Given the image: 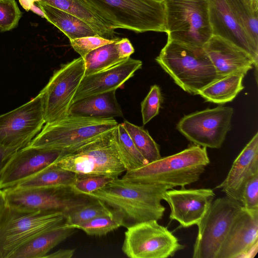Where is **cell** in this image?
<instances>
[{
  "label": "cell",
  "instance_id": "83f0119b",
  "mask_svg": "<svg viewBox=\"0 0 258 258\" xmlns=\"http://www.w3.org/2000/svg\"><path fill=\"white\" fill-rule=\"evenodd\" d=\"M244 75L235 74L222 77L201 90L198 95L206 101L223 104L232 101L244 89Z\"/></svg>",
  "mask_w": 258,
  "mask_h": 258
},
{
  "label": "cell",
  "instance_id": "484cf974",
  "mask_svg": "<svg viewBox=\"0 0 258 258\" xmlns=\"http://www.w3.org/2000/svg\"><path fill=\"white\" fill-rule=\"evenodd\" d=\"M78 177L77 174L60 168L52 163L14 187H72Z\"/></svg>",
  "mask_w": 258,
  "mask_h": 258
},
{
  "label": "cell",
  "instance_id": "7bdbcfd3",
  "mask_svg": "<svg viewBox=\"0 0 258 258\" xmlns=\"http://www.w3.org/2000/svg\"><path fill=\"white\" fill-rule=\"evenodd\" d=\"M19 2L23 8L27 11H29L34 4L31 0H19Z\"/></svg>",
  "mask_w": 258,
  "mask_h": 258
},
{
  "label": "cell",
  "instance_id": "f1b7e54d",
  "mask_svg": "<svg viewBox=\"0 0 258 258\" xmlns=\"http://www.w3.org/2000/svg\"><path fill=\"white\" fill-rule=\"evenodd\" d=\"M118 39L90 51L83 58L85 65V76L103 71L126 59L120 58L118 53L116 42Z\"/></svg>",
  "mask_w": 258,
  "mask_h": 258
},
{
  "label": "cell",
  "instance_id": "5bb4252c",
  "mask_svg": "<svg viewBox=\"0 0 258 258\" xmlns=\"http://www.w3.org/2000/svg\"><path fill=\"white\" fill-rule=\"evenodd\" d=\"M45 121L41 92L25 104L0 115V145L20 149L40 132Z\"/></svg>",
  "mask_w": 258,
  "mask_h": 258
},
{
  "label": "cell",
  "instance_id": "9c48e42d",
  "mask_svg": "<svg viewBox=\"0 0 258 258\" xmlns=\"http://www.w3.org/2000/svg\"><path fill=\"white\" fill-rule=\"evenodd\" d=\"M241 204L226 196L214 200L197 225L193 258H218L221 245Z\"/></svg>",
  "mask_w": 258,
  "mask_h": 258
},
{
  "label": "cell",
  "instance_id": "d6a6232c",
  "mask_svg": "<svg viewBox=\"0 0 258 258\" xmlns=\"http://www.w3.org/2000/svg\"><path fill=\"white\" fill-rule=\"evenodd\" d=\"M123 226V218L117 212L110 216L97 217L77 226L75 228L82 230L91 236H103Z\"/></svg>",
  "mask_w": 258,
  "mask_h": 258
},
{
  "label": "cell",
  "instance_id": "ac0fdd59",
  "mask_svg": "<svg viewBox=\"0 0 258 258\" xmlns=\"http://www.w3.org/2000/svg\"><path fill=\"white\" fill-rule=\"evenodd\" d=\"M143 62L129 57L103 71L85 76L73 99V103L90 96L116 90L140 69Z\"/></svg>",
  "mask_w": 258,
  "mask_h": 258
},
{
  "label": "cell",
  "instance_id": "4fadbf2b",
  "mask_svg": "<svg viewBox=\"0 0 258 258\" xmlns=\"http://www.w3.org/2000/svg\"><path fill=\"white\" fill-rule=\"evenodd\" d=\"M233 112L229 106L207 108L184 116L176 127L195 145L219 149L230 130Z\"/></svg>",
  "mask_w": 258,
  "mask_h": 258
},
{
  "label": "cell",
  "instance_id": "6da1fadb",
  "mask_svg": "<svg viewBox=\"0 0 258 258\" xmlns=\"http://www.w3.org/2000/svg\"><path fill=\"white\" fill-rule=\"evenodd\" d=\"M170 187L158 183L113 179L105 186L86 196L99 200L122 217L123 226L152 220H161L165 211L162 205Z\"/></svg>",
  "mask_w": 258,
  "mask_h": 258
},
{
  "label": "cell",
  "instance_id": "52a82bcc",
  "mask_svg": "<svg viewBox=\"0 0 258 258\" xmlns=\"http://www.w3.org/2000/svg\"><path fill=\"white\" fill-rule=\"evenodd\" d=\"M28 146L69 153L89 140L117 126L114 118L97 119L68 115L45 123Z\"/></svg>",
  "mask_w": 258,
  "mask_h": 258
},
{
  "label": "cell",
  "instance_id": "d6986e66",
  "mask_svg": "<svg viewBox=\"0 0 258 258\" xmlns=\"http://www.w3.org/2000/svg\"><path fill=\"white\" fill-rule=\"evenodd\" d=\"M217 74L221 77L228 75H245L257 63L245 51L220 37L213 35L203 46Z\"/></svg>",
  "mask_w": 258,
  "mask_h": 258
},
{
  "label": "cell",
  "instance_id": "60d3db41",
  "mask_svg": "<svg viewBox=\"0 0 258 258\" xmlns=\"http://www.w3.org/2000/svg\"><path fill=\"white\" fill-rule=\"evenodd\" d=\"M74 249H60L47 254L44 258H71L75 253Z\"/></svg>",
  "mask_w": 258,
  "mask_h": 258
},
{
  "label": "cell",
  "instance_id": "e0dca14e",
  "mask_svg": "<svg viewBox=\"0 0 258 258\" xmlns=\"http://www.w3.org/2000/svg\"><path fill=\"white\" fill-rule=\"evenodd\" d=\"M215 195L211 188L166 190L164 200L168 204L171 212L169 218L175 220L179 227L187 228L197 225L204 217Z\"/></svg>",
  "mask_w": 258,
  "mask_h": 258
},
{
  "label": "cell",
  "instance_id": "ffe728a7",
  "mask_svg": "<svg viewBox=\"0 0 258 258\" xmlns=\"http://www.w3.org/2000/svg\"><path fill=\"white\" fill-rule=\"evenodd\" d=\"M256 173H258L257 132L233 161L225 179L215 188L220 189L227 197L240 203L245 184Z\"/></svg>",
  "mask_w": 258,
  "mask_h": 258
},
{
  "label": "cell",
  "instance_id": "f35d334b",
  "mask_svg": "<svg viewBox=\"0 0 258 258\" xmlns=\"http://www.w3.org/2000/svg\"><path fill=\"white\" fill-rule=\"evenodd\" d=\"M116 48L118 53L122 59H127L134 52L135 49L128 39L119 38L116 42Z\"/></svg>",
  "mask_w": 258,
  "mask_h": 258
},
{
  "label": "cell",
  "instance_id": "603a6c76",
  "mask_svg": "<svg viewBox=\"0 0 258 258\" xmlns=\"http://www.w3.org/2000/svg\"><path fill=\"white\" fill-rule=\"evenodd\" d=\"M76 228L64 224L34 237L17 249L10 258H44L58 244L72 235Z\"/></svg>",
  "mask_w": 258,
  "mask_h": 258
},
{
  "label": "cell",
  "instance_id": "30bf717a",
  "mask_svg": "<svg viewBox=\"0 0 258 258\" xmlns=\"http://www.w3.org/2000/svg\"><path fill=\"white\" fill-rule=\"evenodd\" d=\"M126 229L121 249L130 258H167L184 248L157 220L139 223Z\"/></svg>",
  "mask_w": 258,
  "mask_h": 258
},
{
  "label": "cell",
  "instance_id": "2e32d148",
  "mask_svg": "<svg viewBox=\"0 0 258 258\" xmlns=\"http://www.w3.org/2000/svg\"><path fill=\"white\" fill-rule=\"evenodd\" d=\"M59 151L27 146L16 151L0 175V189L16 186L53 163L60 156Z\"/></svg>",
  "mask_w": 258,
  "mask_h": 258
},
{
  "label": "cell",
  "instance_id": "4dcf8cb0",
  "mask_svg": "<svg viewBox=\"0 0 258 258\" xmlns=\"http://www.w3.org/2000/svg\"><path fill=\"white\" fill-rule=\"evenodd\" d=\"M114 211L103 202L94 199L66 214L64 226L75 228L98 217L113 215Z\"/></svg>",
  "mask_w": 258,
  "mask_h": 258
},
{
  "label": "cell",
  "instance_id": "ab89813d",
  "mask_svg": "<svg viewBox=\"0 0 258 258\" xmlns=\"http://www.w3.org/2000/svg\"><path fill=\"white\" fill-rule=\"evenodd\" d=\"M18 150L0 145V175L8 161Z\"/></svg>",
  "mask_w": 258,
  "mask_h": 258
},
{
  "label": "cell",
  "instance_id": "f546056e",
  "mask_svg": "<svg viewBox=\"0 0 258 258\" xmlns=\"http://www.w3.org/2000/svg\"><path fill=\"white\" fill-rule=\"evenodd\" d=\"M122 124L138 151L148 163L161 157L159 145L146 130L126 120Z\"/></svg>",
  "mask_w": 258,
  "mask_h": 258
},
{
  "label": "cell",
  "instance_id": "44dd1931",
  "mask_svg": "<svg viewBox=\"0 0 258 258\" xmlns=\"http://www.w3.org/2000/svg\"><path fill=\"white\" fill-rule=\"evenodd\" d=\"M209 16L214 36L225 39L247 52L258 62L255 52L243 29L225 0H208Z\"/></svg>",
  "mask_w": 258,
  "mask_h": 258
},
{
  "label": "cell",
  "instance_id": "836d02e7",
  "mask_svg": "<svg viewBox=\"0 0 258 258\" xmlns=\"http://www.w3.org/2000/svg\"><path fill=\"white\" fill-rule=\"evenodd\" d=\"M22 13L15 0H0V31H10L18 24Z\"/></svg>",
  "mask_w": 258,
  "mask_h": 258
},
{
  "label": "cell",
  "instance_id": "b9f144b4",
  "mask_svg": "<svg viewBox=\"0 0 258 258\" xmlns=\"http://www.w3.org/2000/svg\"><path fill=\"white\" fill-rule=\"evenodd\" d=\"M6 206V200L5 192L0 189V214Z\"/></svg>",
  "mask_w": 258,
  "mask_h": 258
},
{
  "label": "cell",
  "instance_id": "7c38bea8",
  "mask_svg": "<svg viewBox=\"0 0 258 258\" xmlns=\"http://www.w3.org/2000/svg\"><path fill=\"white\" fill-rule=\"evenodd\" d=\"M85 72V62L80 56L63 64L54 72L40 91L43 96L45 123L54 122L69 115Z\"/></svg>",
  "mask_w": 258,
  "mask_h": 258
},
{
  "label": "cell",
  "instance_id": "f6af8a7d",
  "mask_svg": "<svg viewBox=\"0 0 258 258\" xmlns=\"http://www.w3.org/2000/svg\"><path fill=\"white\" fill-rule=\"evenodd\" d=\"M153 1L159 2V3H163L165 0H153Z\"/></svg>",
  "mask_w": 258,
  "mask_h": 258
},
{
  "label": "cell",
  "instance_id": "277c9868",
  "mask_svg": "<svg viewBox=\"0 0 258 258\" xmlns=\"http://www.w3.org/2000/svg\"><path fill=\"white\" fill-rule=\"evenodd\" d=\"M155 60L188 93L198 95L204 88L222 78L217 74L203 47L167 40Z\"/></svg>",
  "mask_w": 258,
  "mask_h": 258
},
{
  "label": "cell",
  "instance_id": "8d00e7d4",
  "mask_svg": "<svg viewBox=\"0 0 258 258\" xmlns=\"http://www.w3.org/2000/svg\"><path fill=\"white\" fill-rule=\"evenodd\" d=\"M113 178L105 176H79L73 188L78 194L87 195L104 186Z\"/></svg>",
  "mask_w": 258,
  "mask_h": 258
},
{
  "label": "cell",
  "instance_id": "ee69618b",
  "mask_svg": "<svg viewBox=\"0 0 258 258\" xmlns=\"http://www.w3.org/2000/svg\"><path fill=\"white\" fill-rule=\"evenodd\" d=\"M33 12L37 14V15L40 16L42 18H45V15L41 10V9L40 8V7L37 5H35L34 4L32 5L31 7L30 10Z\"/></svg>",
  "mask_w": 258,
  "mask_h": 258
},
{
  "label": "cell",
  "instance_id": "cb8c5ba5",
  "mask_svg": "<svg viewBox=\"0 0 258 258\" xmlns=\"http://www.w3.org/2000/svg\"><path fill=\"white\" fill-rule=\"evenodd\" d=\"M45 18L72 40L87 36L99 35L87 23L79 18L50 5L37 3Z\"/></svg>",
  "mask_w": 258,
  "mask_h": 258
},
{
  "label": "cell",
  "instance_id": "74e56055",
  "mask_svg": "<svg viewBox=\"0 0 258 258\" xmlns=\"http://www.w3.org/2000/svg\"><path fill=\"white\" fill-rule=\"evenodd\" d=\"M240 203L246 209L258 210V173L253 175L245 184Z\"/></svg>",
  "mask_w": 258,
  "mask_h": 258
},
{
  "label": "cell",
  "instance_id": "7402d4cb",
  "mask_svg": "<svg viewBox=\"0 0 258 258\" xmlns=\"http://www.w3.org/2000/svg\"><path fill=\"white\" fill-rule=\"evenodd\" d=\"M69 115L97 119L123 116L116 99V90L90 96L73 103Z\"/></svg>",
  "mask_w": 258,
  "mask_h": 258
},
{
  "label": "cell",
  "instance_id": "3957f363",
  "mask_svg": "<svg viewBox=\"0 0 258 258\" xmlns=\"http://www.w3.org/2000/svg\"><path fill=\"white\" fill-rule=\"evenodd\" d=\"M52 164L79 176L118 178L126 169L119 154L118 125L60 155Z\"/></svg>",
  "mask_w": 258,
  "mask_h": 258
},
{
  "label": "cell",
  "instance_id": "8fae6325",
  "mask_svg": "<svg viewBox=\"0 0 258 258\" xmlns=\"http://www.w3.org/2000/svg\"><path fill=\"white\" fill-rule=\"evenodd\" d=\"M3 190L7 205L24 210L61 211L67 214L93 200L73 187H13Z\"/></svg>",
  "mask_w": 258,
  "mask_h": 258
},
{
  "label": "cell",
  "instance_id": "8992f818",
  "mask_svg": "<svg viewBox=\"0 0 258 258\" xmlns=\"http://www.w3.org/2000/svg\"><path fill=\"white\" fill-rule=\"evenodd\" d=\"M61 211L24 210L6 205L0 214V258H10L36 236L64 223Z\"/></svg>",
  "mask_w": 258,
  "mask_h": 258
},
{
  "label": "cell",
  "instance_id": "d4e9b609",
  "mask_svg": "<svg viewBox=\"0 0 258 258\" xmlns=\"http://www.w3.org/2000/svg\"><path fill=\"white\" fill-rule=\"evenodd\" d=\"M35 3L45 4L71 14L89 24L100 36L113 39V28L95 14L80 0H31Z\"/></svg>",
  "mask_w": 258,
  "mask_h": 258
},
{
  "label": "cell",
  "instance_id": "5b68a950",
  "mask_svg": "<svg viewBox=\"0 0 258 258\" xmlns=\"http://www.w3.org/2000/svg\"><path fill=\"white\" fill-rule=\"evenodd\" d=\"M114 29L165 32L163 3L153 0H80Z\"/></svg>",
  "mask_w": 258,
  "mask_h": 258
},
{
  "label": "cell",
  "instance_id": "9a60e30c",
  "mask_svg": "<svg viewBox=\"0 0 258 258\" xmlns=\"http://www.w3.org/2000/svg\"><path fill=\"white\" fill-rule=\"evenodd\" d=\"M258 250V210L242 207L221 245L218 258H253Z\"/></svg>",
  "mask_w": 258,
  "mask_h": 258
},
{
  "label": "cell",
  "instance_id": "e575fe53",
  "mask_svg": "<svg viewBox=\"0 0 258 258\" xmlns=\"http://www.w3.org/2000/svg\"><path fill=\"white\" fill-rule=\"evenodd\" d=\"M162 97L160 87L154 85L141 102V113L143 125L146 124L158 114Z\"/></svg>",
  "mask_w": 258,
  "mask_h": 258
},
{
  "label": "cell",
  "instance_id": "1f68e13d",
  "mask_svg": "<svg viewBox=\"0 0 258 258\" xmlns=\"http://www.w3.org/2000/svg\"><path fill=\"white\" fill-rule=\"evenodd\" d=\"M119 151L126 171L145 165L148 162L138 151L122 123L118 124Z\"/></svg>",
  "mask_w": 258,
  "mask_h": 258
},
{
  "label": "cell",
  "instance_id": "d590c367",
  "mask_svg": "<svg viewBox=\"0 0 258 258\" xmlns=\"http://www.w3.org/2000/svg\"><path fill=\"white\" fill-rule=\"evenodd\" d=\"M118 38L108 39L99 35L87 36L70 40L71 45L82 58L90 51L103 45L113 43Z\"/></svg>",
  "mask_w": 258,
  "mask_h": 258
},
{
  "label": "cell",
  "instance_id": "ba28073f",
  "mask_svg": "<svg viewBox=\"0 0 258 258\" xmlns=\"http://www.w3.org/2000/svg\"><path fill=\"white\" fill-rule=\"evenodd\" d=\"M163 4L167 40L203 47L213 36L208 0H165Z\"/></svg>",
  "mask_w": 258,
  "mask_h": 258
},
{
  "label": "cell",
  "instance_id": "7a4b0ae2",
  "mask_svg": "<svg viewBox=\"0 0 258 258\" xmlns=\"http://www.w3.org/2000/svg\"><path fill=\"white\" fill-rule=\"evenodd\" d=\"M210 162L207 148L195 145L137 169L126 171L121 178L161 184L171 189L184 187L199 180Z\"/></svg>",
  "mask_w": 258,
  "mask_h": 258
},
{
  "label": "cell",
  "instance_id": "4316f807",
  "mask_svg": "<svg viewBox=\"0 0 258 258\" xmlns=\"http://www.w3.org/2000/svg\"><path fill=\"white\" fill-rule=\"evenodd\" d=\"M258 53V0H225Z\"/></svg>",
  "mask_w": 258,
  "mask_h": 258
}]
</instances>
